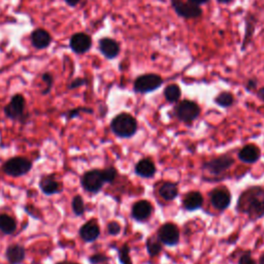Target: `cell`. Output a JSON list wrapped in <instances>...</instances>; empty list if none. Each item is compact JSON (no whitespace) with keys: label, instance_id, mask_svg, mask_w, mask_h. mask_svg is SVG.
Segmentation results:
<instances>
[{"label":"cell","instance_id":"obj_1","mask_svg":"<svg viewBox=\"0 0 264 264\" xmlns=\"http://www.w3.org/2000/svg\"><path fill=\"white\" fill-rule=\"evenodd\" d=\"M237 211L247 214L251 220L264 216V190L260 187H252L242 192L238 198Z\"/></svg>","mask_w":264,"mask_h":264},{"label":"cell","instance_id":"obj_2","mask_svg":"<svg viewBox=\"0 0 264 264\" xmlns=\"http://www.w3.org/2000/svg\"><path fill=\"white\" fill-rule=\"evenodd\" d=\"M111 129L118 137L128 138L137 131V121L130 114L121 113L112 120Z\"/></svg>","mask_w":264,"mask_h":264},{"label":"cell","instance_id":"obj_3","mask_svg":"<svg viewBox=\"0 0 264 264\" xmlns=\"http://www.w3.org/2000/svg\"><path fill=\"white\" fill-rule=\"evenodd\" d=\"M163 78L157 73H146L137 76L133 83V89L136 93L145 94L153 92L162 86Z\"/></svg>","mask_w":264,"mask_h":264},{"label":"cell","instance_id":"obj_4","mask_svg":"<svg viewBox=\"0 0 264 264\" xmlns=\"http://www.w3.org/2000/svg\"><path fill=\"white\" fill-rule=\"evenodd\" d=\"M32 168V162L24 157H14L6 161L3 170L10 177L19 178L28 173Z\"/></svg>","mask_w":264,"mask_h":264},{"label":"cell","instance_id":"obj_5","mask_svg":"<svg viewBox=\"0 0 264 264\" xmlns=\"http://www.w3.org/2000/svg\"><path fill=\"white\" fill-rule=\"evenodd\" d=\"M174 115L180 121L191 123L200 115L199 106L191 100H182L174 107Z\"/></svg>","mask_w":264,"mask_h":264},{"label":"cell","instance_id":"obj_6","mask_svg":"<svg viewBox=\"0 0 264 264\" xmlns=\"http://www.w3.org/2000/svg\"><path fill=\"white\" fill-rule=\"evenodd\" d=\"M82 187L85 189V191L95 194L99 192L105 184V181L103 179L101 170L99 169H92L84 173L80 180Z\"/></svg>","mask_w":264,"mask_h":264},{"label":"cell","instance_id":"obj_7","mask_svg":"<svg viewBox=\"0 0 264 264\" xmlns=\"http://www.w3.org/2000/svg\"><path fill=\"white\" fill-rule=\"evenodd\" d=\"M170 2L174 12L184 19H197L202 15L200 7L194 6L190 3H184L182 0H170Z\"/></svg>","mask_w":264,"mask_h":264},{"label":"cell","instance_id":"obj_8","mask_svg":"<svg viewBox=\"0 0 264 264\" xmlns=\"http://www.w3.org/2000/svg\"><path fill=\"white\" fill-rule=\"evenodd\" d=\"M234 164V159L229 155H223L206 162L202 168L209 171L211 174H221L222 172L229 169Z\"/></svg>","mask_w":264,"mask_h":264},{"label":"cell","instance_id":"obj_9","mask_svg":"<svg viewBox=\"0 0 264 264\" xmlns=\"http://www.w3.org/2000/svg\"><path fill=\"white\" fill-rule=\"evenodd\" d=\"M159 240L166 246H175L180 241V231L173 223H165L158 230Z\"/></svg>","mask_w":264,"mask_h":264},{"label":"cell","instance_id":"obj_10","mask_svg":"<svg viewBox=\"0 0 264 264\" xmlns=\"http://www.w3.org/2000/svg\"><path fill=\"white\" fill-rule=\"evenodd\" d=\"M25 98L21 94H15L11 103L5 107V115L11 120H20L24 116L25 111Z\"/></svg>","mask_w":264,"mask_h":264},{"label":"cell","instance_id":"obj_11","mask_svg":"<svg viewBox=\"0 0 264 264\" xmlns=\"http://www.w3.org/2000/svg\"><path fill=\"white\" fill-rule=\"evenodd\" d=\"M69 47L75 54H85L89 52L92 47V38L84 32H77L70 37Z\"/></svg>","mask_w":264,"mask_h":264},{"label":"cell","instance_id":"obj_12","mask_svg":"<svg viewBox=\"0 0 264 264\" xmlns=\"http://www.w3.org/2000/svg\"><path fill=\"white\" fill-rule=\"evenodd\" d=\"M210 198L213 207L218 211L226 210L231 202V195L228 190L217 188L210 193Z\"/></svg>","mask_w":264,"mask_h":264},{"label":"cell","instance_id":"obj_13","mask_svg":"<svg viewBox=\"0 0 264 264\" xmlns=\"http://www.w3.org/2000/svg\"><path fill=\"white\" fill-rule=\"evenodd\" d=\"M98 49L100 53L109 60H113L117 58L120 54V45L117 40L110 38V37H104L98 43Z\"/></svg>","mask_w":264,"mask_h":264},{"label":"cell","instance_id":"obj_14","mask_svg":"<svg viewBox=\"0 0 264 264\" xmlns=\"http://www.w3.org/2000/svg\"><path fill=\"white\" fill-rule=\"evenodd\" d=\"M100 235V228L95 220L88 221L79 228V236L86 242L95 241Z\"/></svg>","mask_w":264,"mask_h":264},{"label":"cell","instance_id":"obj_15","mask_svg":"<svg viewBox=\"0 0 264 264\" xmlns=\"http://www.w3.org/2000/svg\"><path fill=\"white\" fill-rule=\"evenodd\" d=\"M153 213V207L148 200H139L135 202L132 207L131 216L134 220L138 222L147 221Z\"/></svg>","mask_w":264,"mask_h":264},{"label":"cell","instance_id":"obj_16","mask_svg":"<svg viewBox=\"0 0 264 264\" xmlns=\"http://www.w3.org/2000/svg\"><path fill=\"white\" fill-rule=\"evenodd\" d=\"M39 188L46 195H53L60 193L63 189L62 184L55 179L53 174L44 175L39 181Z\"/></svg>","mask_w":264,"mask_h":264},{"label":"cell","instance_id":"obj_17","mask_svg":"<svg viewBox=\"0 0 264 264\" xmlns=\"http://www.w3.org/2000/svg\"><path fill=\"white\" fill-rule=\"evenodd\" d=\"M31 45L37 50L47 49L52 43V35L49 31L43 28L35 29L30 36Z\"/></svg>","mask_w":264,"mask_h":264},{"label":"cell","instance_id":"obj_18","mask_svg":"<svg viewBox=\"0 0 264 264\" xmlns=\"http://www.w3.org/2000/svg\"><path fill=\"white\" fill-rule=\"evenodd\" d=\"M6 256L11 264H21L26 256V250L23 246L13 243L8 247Z\"/></svg>","mask_w":264,"mask_h":264},{"label":"cell","instance_id":"obj_19","mask_svg":"<svg viewBox=\"0 0 264 264\" xmlns=\"http://www.w3.org/2000/svg\"><path fill=\"white\" fill-rule=\"evenodd\" d=\"M135 173L141 178L150 179L154 177L156 173V166L151 159L149 158L141 159L135 165Z\"/></svg>","mask_w":264,"mask_h":264},{"label":"cell","instance_id":"obj_20","mask_svg":"<svg viewBox=\"0 0 264 264\" xmlns=\"http://www.w3.org/2000/svg\"><path fill=\"white\" fill-rule=\"evenodd\" d=\"M238 158L245 163H255L260 158V150L255 145H247L238 152Z\"/></svg>","mask_w":264,"mask_h":264},{"label":"cell","instance_id":"obj_21","mask_svg":"<svg viewBox=\"0 0 264 264\" xmlns=\"http://www.w3.org/2000/svg\"><path fill=\"white\" fill-rule=\"evenodd\" d=\"M202 205H204V197H202L201 193L198 191L189 192L183 200L184 208L190 212L200 209L202 207Z\"/></svg>","mask_w":264,"mask_h":264},{"label":"cell","instance_id":"obj_22","mask_svg":"<svg viewBox=\"0 0 264 264\" xmlns=\"http://www.w3.org/2000/svg\"><path fill=\"white\" fill-rule=\"evenodd\" d=\"M179 194V187L175 183L165 182L159 188V195L166 201L173 200Z\"/></svg>","mask_w":264,"mask_h":264},{"label":"cell","instance_id":"obj_23","mask_svg":"<svg viewBox=\"0 0 264 264\" xmlns=\"http://www.w3.org/2000/svg\"><path fill=\"white\" fill-rule=\"evenodd\" d=\"M17 229V223L14 218L7 214L0 215V231L4 234H13Z\"/></svg>","mask_w":264,"mask_h":264},{"label":"cell","instance_id":"obj_24","mask_svg":"<svg viewBox=\"0 0 264 264\" xmlns=\"http://www.w3.org/2000/svg\"><path fill=\"white\" fill-rule=\"evenodd\" d=\"M181 95L182 90L180 86L177 84H170L164 89V97L170 104L178 103L181 98Z\"/></svg>","mask_w":264,"mask_h":264},{"label":"cell","instance_id":"obj_25","mask_svg":"<svg viewBox=\"0 0 264 264\" xmlns=\"http://www.w3.org/2000/svg\"><path fill=\"white\" fill-rule=\"evenodd\" d=\"M215 103L221 108H229L234 104V97L230 92L224 91L217 95V97L215 98Z\"/></svg>","mask_w":264,"mask_h":264},{"label":"cell","instance_id":"obj_26","mask_svg":"<svg viewBox=\"0 0 264 264\" xmlns=\"http://www.w3.org/2000/svg\"><path fill=\"white\" fill-rule=\"evenodd\" d=\"M71 208H72L74 215H76V216L84 215V213L86 211V207H85V202H84L82 196L75 195L73 197L72 202H71Z\"/></svg>","mask_w":264,"mask_h":264},{"label":"cell","instance_id":"obj_27","mask_svg":"<svg viewBox=\"0 0 264 264\" xmlns=\"http://www.w3.org/2000/svg\"><path fill=\"white\" fill-rule=\"evenodd\" d=\"M147 250L151 257H155L160 254V252L162 250V246L160 245L159 241H157L153 238H148L147 239Z\"/></svg>","mask_w":264,"mask_h":264},{"label":"cell","instance_id":"obj_28","mask_svg":"<svg viewBox=\"0 0 264 264\" xmlns=\"http://www.w3.org/2000/svg\"><path fill=\"white\" fill-rule=\"evenodd\" d=\"M253 18L251 19V22H246V33H245V37H243V42H242V47H241V50L243 51V49L247 48L248 44L250 43L251 38L253 37V34H254V30H255V23L252 22Z\"/></svg>","mask_w":264,"mask_h":264},{"label":"cell","instance_id":"obj_29","mask_svg":"<svg viewBox=\"0 0 264 264\" xmlns=\"http://www.w3.org/2000/svg\"><path fill=\"white\" fill-rule=\"evenodd\" d=\"M119 260L121 264H132L130 257V248L128 245H124L119 249Z\"/></svg>","mask_w":264,"mask_h":264},{"label":"cell","instance_id":"obj_30","mask_svg":"<svg viewBox=\"0 0 264 264\" xmlns=\"http://www.w3.org/2000/svg\"><path fill=\"white\" fill-rule=\"evenodd\" d=\"M101 174H103V179H104L105 183H113L117 178L118 172L115 167H108V168L101 170Z\"/></svg>","mask_w":264,"mask_h":264},{"label":"cell","instance_id":"obj_31","mask_svg":"<svg viewBox=\"0 0 264 264\" xmlns=\"http://www.w3.org/2000/svg\"><path fill=\"white\" fill-rule=\"evenodd\" d=\"M42 79H43V80L46 83V85H47L46 89H45L42 93H43V95H47V94H49V93L51 92V90H52L53 85H54V77H53V75H52L51 72H45V73H43V75H42Z\"/></svg>","mask_w":264,"mask_h":264},{"label":"cell","instance_id":"obj_32","mask_svg":"<svg viewBox=\"0 0 264 264\" xmlns=\"http://www.w3.org/2000/svg\"><path fill=\"white\" fill-rule=\"evenodd\" d=\"M80 113H88V114H93V110L89 108H76L73 110H70L67 113V119H73L79 116Z\"/></svg>","mask_w":264,"mask_h":264},{"label":"cell","instance_id":"obj_33","mask_svg":"<svg viewBox=\"0 0 264 264\" xmlns=\"http://www.w3.org/2000/svg\"><path fill=\"white\" fill-rule=\"evenodd\" d=\"M120 231H121V225L118 222L112 221L108 224V232L110 235H113V236L118 235Z\"/></svg>","mask_w":264,"mask_h":264},{"label":"cell","instance_id":"obj_34","mask_svg":"<svg viewBox=\"0 0 264 264\" xmlns=\"http://www.w3.org/2000/svg\"><path fill=\"white\" fill-rule=\"evenodd\" d=\"M88 83V80L86 78L83 77H77L75 79H73L69 85H68V89L72 90V89H76L78 87H82L84 85H86Z\"/></svg>","mask_w":264,"mask_h":264},{"label":"cell","instance_id":"obj_35","mask_svg":"<svg viewBox=\"0 0 264 264\" xmlns=\"http://www.w3.org/2000/svg\"><path fill=\"white\" fill-rule=\"evenodd\" d=\"M108 260H109V258L105 254H95L89 258V261L92 264H99V263L106 262Z\"/></svg>","mask_w":264,"mask_h":264},{"label":"cell","instance_id":"obj_36","mask_svg":"<svg viewBox=\"0 0 264 264\" xmlns=\"http://www.w3.org/2000/svg\"><path fill=\"white\" fill-rule=\"evenodd\" d=\"M238 264H257V262L253 259V257L249 253H247L239 258Z\"/></svg>","mask_w":264,"mask_h":264},{"label":"cell","instance_id":"obj_37","mask_svg":"<svg viewBox=\"0 0 264 264\" xmlns=\"http://www.w3.org/2000/svg\"><path fill=\"white\" fill-rule=\"evenodd\" d=\"M210 2V0H188V3L194 5V6H197V7H200L202 5H206Z\"/></svg>","mask_w":264,"mask_h":264},{"label":"cell","instance_id":"obj_38","mask_svg":"<svg viewBox=\"0 0 264 264\" xmlns=\"http://www.w3.org/2000/svg\"><path fill=\"white\" fill-rule=\"evenodd\" d=\"M257 87V80L256 79H249V82L247 83V89L248 90H253Z\"/></svg>","mask_w":264,"mask_h":264},{"label":"cell","instance_id":"obj_39","mask_svg":"<svg viewBox=\"0 0 264 264\" xmlns=\"http://www.w3.org/2000/svg\"><path fill=\"white\" fill-rule=\"evenodd\" d=\"M65 2V4L68 6V7H70V8H75L82 0H64Z\"/></svg>","mask_w":264,"mask_h":264},{"label":"cell","instance_id":"obj_40","mask_svg":"<svg viewBox=\"0 0 264 264\" xmlns=\"http://www.w3.org/2000/svg\"><path fill=\"white\" fill-rule=\"evenodd\" d=\"M257 95H258V97H259L262 101H264V87L260 88V89H259L258 92H257Z\"/></svg>","mask_w":264,"mask_h":264},{"label":"cell","instance_id":"obj_41","mask_svg":"<svg viewBox=\"0 0 264 264\" xmlns=\"http://www.w3.org/2000/svg\"><path fill=\"white\" fill-rule=\"evenodd\" d=\"M217 2H218L219 4H224V5H226V4H230V3H232L233 0H217Z\"/></svg>","mask_w":264,"mask_h":264},{"label":"cell","instance_id":"obj_42","mask_svg":"<svg viewBox=\"0 0 264 264\" xmlns=\"http://www.w3.org/2000/svg\"><path fill=\"white\" fill-rule=\"evenodd\" d=\"M259 264H264V253H262V255L259 258Z\"/></svg>","mask_w":264,"mask_h":264},{"label":"cell","instance_id":"obj_43","mask_svg":"<svg viewBox=\"0 0 264 264\" xmlns=\"http://www.w3.org/2000/svg\"><path fill=\"white\" fill-rule=\"evenodd\" d=\"M58 264H77V263H73V262H68V261H63V262H60Z\"/></svg>","mask_w":264,"mask_h":264},{"label":"cell","instance_id":"obj_44","mask_svg":"<svg viewBox=\"0 0 264 264\" xmlns=\"http://www.w3.org/2000/svg\"><path fill=\"white\" fill-rule=\"evenodd\" d=\"M161 2H163V0H161Z\"/></svg>","mask_w":264,"mask_h":264}]
</instances>
